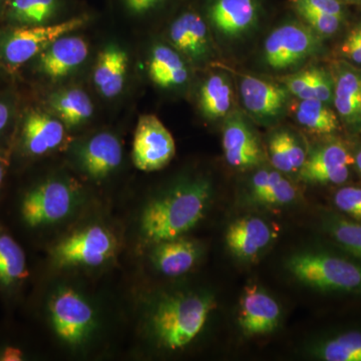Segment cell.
Returning <instances> with one entry per match:
<instances>
[{"label":"cell","mask_w":361,"mask_h":361,"mask_svg":"<svg viewBox=\"0 0 361 361\" xmlns=\"http://www.w3.org/2000/svg\"><path fill=\"white\" fill-rule=\"evenodd\" d=\"M80 275L47 274L28 293L23 308L59 348L82 357L103 345L110 317L104 300Z\"/></svg>","instance_id":"cell-1"},{"label":"cell","mask_w":361,"mask_h":361,"mask_svg":"<svg viewBox=\"0 0 361 361\" xmlns=\"http://www.w3.org/2000/svg\"><path fill=\"white\" fill-rule=\"evenodd\" d=\"M87 190L75 178L47 175L7 189L0 219L25 246L47 245L94 210Z\"/></svg>","instance_id":"cell-2"},{"label":"cell","mask_w":361,"mask_h":361,"mask_svg":"<svg viewBox=\"0 0 361 361\" xmlns=\"http://www.w3.org/2000/svg\"><path fill=\"white\" fill-rule=\"evenodd\" d=\"M217 307L210 292L178 289L142 294L135 304L137 334L152 349L175 353L191 346Z\"/></svg>","instance_id":"cell-3"},{"label":"cell","mask_w":361,"mask_h":361,"mask_svg":"<svg viewBox=\"0 0 361 361\" xmlns=\"http://www.w3.org/2000/svg\"><path fill=\"white\" fill-rule=\"evenodd\" d=\"M212 196V184L204 177L180 180L149 196L130 221L135 248L147 250L159 242L185 236L205 218Z\"/></svg>","instance_id":"cell-4"},{"label":"cell","mask_w":361,"mask_h":361,"mask_svg":"<svg viewBox=\"0 0 361 361\" xmlns=\"http://www.w3.org/2000/svg\"><path fill=\"white\" fill-rule=\"evenodd\" d=\"M123 244L122 230L94 209L45 245L47 273L90 274L108 269Z\"/></svg>","instance_id":"cell-5"},{"label":"cell","mask_w":361,"mask_h":361,"mask_svg":"<svg viewBox=\"0 0 361 361\" xmlns=\"http://www.w3.org/2000/svg\"><path fill=\"white\" fill-rule=\"evenodd\" d=\"M286 267L297 280L318 290L361 293V266L345 259L305 252L291 256Z\"/></svg>","instance_id":"cell-6"},{"label":"cell","mask_w":361,"mask_h":361,"mask_svg":"<svg viewBox=\"0 0 361 361\" xmlns=\"http://www.w3.org/2000/svg\"><path fill=\"white\" fill-rule=\"evenodd\" d=\"M87 16L44 25H16L0 30V63L18 68L39 56L54 40L85 25Z\"/></svg>","instance_id":"cell-7"},{"label":"cell","mask_w":361,"mask_h":361,"mask_svg":"<svg viewBox=\"0 0 361 361\" xmlns=\"http://www.w3.org/2000/svg\"><path fill=\"white\" fill-rule=\"evenodd\" d=\"M32 281L25 245L0 219V302L7 313L23 308Z\"/></svg>","instance_id":"cell-8"},{"label":"cell","mask_w":361,"mask_h":361,"mask_svg":"<svg viewBox=\"0 0 361 361\" xmlns=\"http://www.w3.org/2000/svg\"><path fill=\"white\" fill-rule=\"evenodd\" d=\"M71 158L78 174L94 184H103L122 166V142L110 132L97 133L77 142Z\"/></svg>","instance_id":"cell-9"},{"label":"cell","mask_w":361,"mask_h":361,"mask_svg":"<svg viewBox=\"0 0 361 361\" xmlns=\"http://www.w3.org/2000/svg\"><path fill=\"white\" fill-rule=\"evenodd\" d=\"M320 49L316 33L308 26L288 23L275 28L264 42L263 54L272 70H288Z\"/></svg>","instance_id":"cell-10"},{"label":"cell","mask_w":361,"mask_h":361,"mask_svg":"<svg viewBox=\"0 0 361 361\" xmlns=\"http://www.w3.org/2000/svg\"><path fill=\"white\" fill-rule=\"evenodd\" d=\"M176 154L174 137L153 115L137 121L133 141L132 160L142 172H155L168 166Z\"/></svg>","instance_id":"cell-11"},{"label":"cell","mask_w":361,"mask_h":361,"mask_svg":"<svg viewBox=\"0 0 361 361\" xmlns=\"http://www.w3.org/2000/svg\"><path fill=\"white\" fill-rule=\"evenodd\" d=\"M66 128L56 116L40 110L28 111L16 141V155L25 160H37L54 153L65 144Z\"/></svg>","instance_id":"cell-12"},{"label":"cell","mask_w":361,"mask_h":361,"mask_svg":"<svg viewBox=\"0 0 361 361\" xmlns=\"http://www.w3.org/2000/svg\"><path fill=\"white\" fill-rule=\"evenodd\" d=\"M353 164L355 157L343 144L329 142L311 152L299 176L303 182L310 184H343L350 174L349 166Z\"/></svg>","instance_id":"cell-13"},{"label":"cell","mask_w":361,"mask_h":361,"mask_svg":"<svg viewBox=\"0 0 361 361\" xmlns=\"http://www.w3.org/2000/svg\"><path fill=\"white\" fill-rule=\"evenodd\" d=\"M222 148L227 163L239 170L258 166L264 158L257 135L241 114H230L222 132Z\"/></svg>","instance_id":"cell-14"},{"label":"cell","mask_w":361,"mask_h":361,"mask_svg":"<svg viewBox=\"0 0 361 361\" xmlns=\"http://www.w3.org/2000/svg\"><path fill=\"white\" fill-rule=\"evenodd\" d=\"M281 308L258 285L246 286L240 300L238 323L247 336H266L279 326Z\"/></svg>","instance_id":"cell-15"},{"label":"cell","mask_w":361,"mask_h":361,"mask_svg":"<svg viewBox=\"0 0 361 361\" xmlns=\"http://www.w3.org/2000/svg\"><path fill=\"white\" fill-rule=\"evenodd\" d=\"M239 87L244 106L259 121L274 120L288 104L290 94L283 85L248 75H242Z\"/></svg>","instance_id":"cell-16"},{"label":"cell","mask_w":361,"mask_h":361,"mask_svg":"<svg viewBox=\"0 0 361 361\" xmlns=\"http://www.w3.org/2000/svg\"><path fill=\"white\" fill-rule=\"evenodd\" d=\"M147 250L152 268L159 274L170 278L187 274L202 255L201 244L185 236L159 242Z\"/></svg>","instance_id":"cell-17"},{"label":"cell","mask_w":361,"mask_h":361,"mask_svg":"<svg viewBox=\"0 0 361 361\" xmlns=\"http://www.w3.org/2000/svg\"><path fill=\"white\" fill-rule=\"evenodd\" d=\"M63 35L39 56L37 66L45 77L58 80L80 68L89 56V44L78 35Z\"/></svg>","instance_id":"cell-18"},{"label":"cell","mask_w":361,"mask_h":361,"mask_svg":"<svg viewBox=\"0 0 361 361\" xmlns=\"http://www.w3.org/2000/svg\"><path fill=\"white\" fill-rule=\"evenodd\" d=\"M169 37L173 47L194 63H204L210 56L208 28L203 18L193 11L182 13L173 21Z\"/></svg>","instance_id":"cell-19"},{"label":"cell","mask_w":361,"mask_h":361,"mask_svg":"<svg viewBox=\"0 0 361 361\" xmlns=\"http://www.w3.org/2000/svg\"><path fill=\"white\" fill-rule=\"evenodd\" d=\"M274 238L272 228L258 217L235 221L228 227L225 235L226 244L233 255L245 260L256 257Z\"/></svg>","instance_id":"cell-20"},{"label":"cell","mask_w":361,"mask_h":361,"mask_svg":"<svg viewBox=\"0 0 361 361\" xmlns=\"http://www.w3.org/2000/svg\"><path fill=\"white\" fill-rule=\"evenodd\" d=\"M258 18L255 0H215L210 7V20L226 37H238L253 27Z\"/></svg>","instance_id":"cell-21"},{"label":"cell","mask_w":361,"mask_h":361,"mask_svg":"<svg viewBox=\"0 0 361 361\" xmlns=\"http://www.w3.org/2000/svg\"><path fill=\"white\" fill-rule=\"evenodd\" d=\"M128 66L129 56L122 47L110 44L99 52L92 78L102 96L111 99L122 92Z\"/></svg>","instance_id":"cell-22"},{"label":"cell","mask_w":361,"mask_h":361,"mask_svg":"<svg viewBox=\"0 0 361 361\" xmlns=\"http://www.w3.org/2000/svg\"><path fill=\"white\" fill-rule=\"evenodd\" d=\"M148 71L154 84L163 89L184 85L189 78V70L182 54L165 44H156L152 49Z\"/></svg>","instance_id":"cell-23"},{"label":"cell","mask_w":361,"mask_h":361,"mask_svg":"<svg viewBox=\"0 0 361 361\" xmlns=\"http://www.w3.org/2000/svg\"><path fill=\"white\" fill-rule=\"evenodd\" d=\"M251 195L259 203L284 206L297 198L296 188L276 169H261L253 175Z\"/></svg>","instance_id":"cell-24"},{"label":"cell","mask_w":361,"mask_h":361,"mask_svg":"<svg viewBox=\"0 0 361 361\" xmlns=\"http://www.w3.org/2000/svg\"><path fill=\"white\" fill-rule=\"evenodd\" d=\"M289 94L300 99H318L324 104L334 101V80L322 68H310L282 78Z\"/></svg>","instance_id":"cell-25"},{"label":"cell","mask_w":361,"mask_h":361,"mask_svg":"<svg viewBox=\"0 0 361 361\" xmlns=\"http://www.w3.org/2000/svg\"><path fill=\"white\" fill-rule=\"evenodd\" d=\"M49 106L66 128H75L87 122L94 114L89 94L80 87H68L54 92Z\"/></svg>","instance_id":"cell-26"},{"label":"cell","mask_w":361,"mask_h":361,"mask_svg":"<svg viewBox=\"0 0 361 361\" xmlns=\"http://www.w3.org/2000/svg\"><path fill=\"white\" fill-rule=\"evenodd\" d=\"M334 103L337 113L349 123L360 122L361 71L343 68L334 80Z\"/></svg>","instance_id":"cell-27"},{"label":"cell","mask_w":361,"mask_h":361,"mask_svg":"<svg viewBox=\"0 0 361 361\" xmlns=\"http://www.w3.org/2000/svg\"><path fill=\"white\" fill-rule=\"evenodd\" d=\"M39 356L30 330L13 322L0 323V361H27Z\"/></svg>","instance_id":"cell-28"},{"label":"cell","mask_w":361,"mask_h":361,"mask_svg":"<svg viewBox=\"0 0 361 361\" xmlns=\"http://www.w3.org/2000/svg\"><path fill=\"white\" fill-rule=\"evenodd\" d=\"M268 156L273 168L286 174L299 172L307 158L295 135L284 130L271 135L268 142Z\"/></svg>","instance_id":"cell-29"},{"label":"cell","mask_w":361,"mask_h":361,"mask_svg":"<svg viewBox=\"0 0 361 361\" xmlns=\"http://www.w3.org/2000/svg\"><path fill=\"white\" fill-rule=\"evenodd\" d=\"M290 106L297 123L313 134L330 135L338 130V118L327 104L318 99H297Z\"/></svg>","instance_id":"cell-30"},{"label":"cell","mask_w":361,"mask_h":361,"mask_svg":"<svg viewBox=\"0 0 361 361\" xmlns=\"http://www.w3.org/2000/svg\"><path fill=\"white\" fill-rule=\"evenodd\" d=\"M234 94L227 77L214 73L200 90L199 103L202 113L211 120L226 118L231 113Z\"/></svg>","instance_id":"cell-31"},{"label":"cell","mask_w":361,"mask_h":361,"mask_svg":"<svg viewBox=\"0 0 361 361\" xmlns=\"http://www.w3.org/2000/svg\"><path fill=\"white\" fill-rule=\"evenodd\" d=\"M59 0H7L4 14L14 25H44L58 13Z\"/></svg>","instance_id":"cell-32"},{"label":"cell","mask_w":361,"mask_h":361,"mask_svg":"<svg viewBox=\"0 0 361 361\" xmlns=\"http://www.w3.org/2000/svg\"><path fill=\"white\" fill-rule=\"evenodd\" d=\"M313 355L325 361H361V331H349L318 344Z\"/></svg>","instance_id":"cell-33"},{"label":"cell","mask_w":361,"mask_h":361,"mask_svg":"<svg viewBox=\"0 0 361 361\" xmlns=\"http://www.w3.org/2000/svg\"><path fill=\"white\" fill-rule=\"evenodd\" d=\"M327 229L339 245L361 258V224L336 217L329 220Z\"/></svg>","instance_id":"cell-34"},{"label":"cell","mask_w":361,"mask_h":361,"mask_svg":"<svg viewBox=\"0 0 361 361\" xmlns=\"http://www.w3.org/2000/svg\"><path fill=\"white\" fill-rule=\"evenodd\" d=\"M296 11L307 23L308 27H310L316 35L329 37L341 28L342 20L336 16L306 11V9Z\"/></svg>","instance_id":"cell-35"},{"label":"cell","mask_w":361,"mask_h":361,"mask_svg":"<svg viewBox=\"0 0 361 361\" xmlns=\"http://www.w3.org/2000/svg\"><path fill=\"white\" fill-rule=\"evenodd\" d=\"M334 204L342 212L355 219L361 220V189L357 187H345L334 195Z\"/></svg>","instance_id":"cell-36"},{"label":"cell","mask_w":361,"mask_h":361,"mask_svg":"<svg viewBox=\"0 0 361 361\" xmlns=\"http://www.w3.org/2000/svg\"><path fill=\"white\" fill-rule=\"evenodd\" d=\"M290 2L295 11L306 9L343 20V9L339 0H290Z\"/></svg>","instance_id":"cell-37"},{"label":"cell","mask_w":361,"mask_h":361,"mask_svg":"<svg viewBox=\"0 0 361 361\" xmlns=\"http://www.w3.org/2000/svg\"><path fill=\"white\" fill-rule=\"evenodd\" d=\"M341 54L355 65L361 66V23L353 27L342 42Z\"/></svg>","instance_id":"cell-38"},{"label":"cell","mask_w":361,"mask_h":361,"mask_svg":"<svg viewBox=\"0 0 361 361\" xmlns=\"http://www.w3.org/2000/svg\"><path fill=\"white\" fill-rule=\"evenodd\" d=\"M13 164V154L11 148L0 147V203L6 196L7 189V180L11 172Z\"/></svg>","instance_id":"cell-39"},{"label":"cell","mask_w":361,"mask_h":361,"mask_svg":"<svg viewBox=\"0 0 361 361\" xmlns=\"http://www.w3.org/2000/svg\"><path fill=\"white\" fill-rule=\"evenodd\" d=\"M163 0H123L126 8L133 14H145L155 8Z\"/></svg>","instance_id":"cell-40"},{"label":"cell","mask_w":361,"mask_h":361,"mask_svg":"<svg viewBox=\"0 0 361 361\" xmlns=\"http://www.w3.org/2000/svg\"><path fill=\"white\" fill-rule=\"evenodd\" d=\"M11 118H13V104L7 99H0V139L6 135L11 125Z\"/></svg>","instance_id":"cell-41"},{"label":"cell","mask_w":361,"mask_h":361,"mask_svg":"<svg viewBox=\"0 0 361 361\" xmlns=\"http://www.w3.org/2000/svg\"><path fill=\"white\" fill-rule=\"evenodd\" d=\"M355 164L356 168H357L358 172L361 175V148L358 149L355 156Z\"/></svg>","instance_id":"cell-42"},{"label":"cell","mask_w":361,"mask_h":361,"mask_svg":"<svg viewBox=\"0 0 361 361\" xmlns=\"http://www.w3.org/2000/svg\"><path fill=\"white\" fill-rule=\"evenodd\" d=\"M6 2H7V0H0V6H6Z\"/></svg>","instance_id":"cell-43"},{"label":"cell","mask_w":361,"mask_h":361,"mask_svg":"<svg viewBox=\"0 0 361 361\" xmlns=\"http://www.w3.org/2000/svg\"><path fill=\"white\" fill-rule=\"evenodd\" d=\"M360 122H361V113H360Z\"/></svg>","instance_id":"cell-44"},{"label":"cell","mask_w":361,"mask_h":361,"mask_svg":"<svg viewBox=\"0 0 361 361\" xmlns=\"http://www.w3.org/2000/svg\"><path fill=\"white\" fill-rule=\"evenodd\" d=\"M348 1H355V0H348Z\"/></svg>","instance_id":"cell-45"}]
</instances>
